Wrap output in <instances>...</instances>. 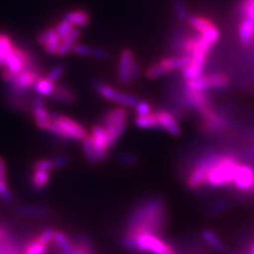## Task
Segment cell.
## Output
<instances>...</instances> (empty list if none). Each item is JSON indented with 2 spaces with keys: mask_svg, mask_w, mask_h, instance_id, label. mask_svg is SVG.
Wrapping results in <instances>:
<instances>
[{
  "mask_svg": "<svg viewBox=\"0 0 254 254\" xmlns=\"http://www.w3.org/2000/svg\"><path fill=\"white\" fill-rule=\"evenodd\" d=\"M76 254H92L91 246L86 242L85 238L79 240V242L76 244Z\"/></svg>",
  "mask_w": 254,
  "mask_h": 254,
  "instance_id": "43",
  "label": "cell"
},
{
  "mask_svg": "<svg viewBox=\"0 0 254 254\" xmlns=\"http://www.w3.org/2000/svg\"><path fill=\"white\" fill-rule=\"evenodd\" d=\"M203 70H204V64L198 63L192 60V62H190V64L188 67L182 69L181 74L187 79V81H190V79H195L197 77H200L203 74Z\"/></svg>",
  "mask_w": 254,
  "mask_h": 254,
  "instance_id": "22",
  "label": "cell"
},
{
  "mask_svg": "<svg viewBox=\"0 0 254 254\" xmlns=\"http://www.w3.org/2000/svg\"><path fill=\"white\" fill-rule=\"evenodd\" d=\"M0 182H6V166L2 157H0Z\"/></svg>",
  "mask_w": 254,
  "mask_h": 254,
  "instance_id": "49",
  "label": "cell"
},
{
  "mask_svg": "<svg viewBox=\"0 0 254 254\" xmlns=\"http://www.w3.org/2000/svg\"><path fill=\"white\" fill-rule=\"evenodd\" d=\"M0 198L5 203H13L14 201V196L9 187H7L6 182H0Z\"/></svg>",
  "mask_w": 254,
  "mask_h": 254,
  "instance_id": "37",
  "label": "cell"
},
{
  "mask_svg": "<svg viewBox=\"0 0 254 254\" xmlns=\"http://www.w3.org/2000/svg\"><path fill=\"white\" fill-rule=\"evenodd\" d=\"M238 38L244 47L250 46L254 41V20L244 18L238 27Z\"/></svg>",
  "mask_w": 254,
  "mask_h": 254,
  "instance_id": "12",
  "label": "cell"
},
{
  "mask_svg": "<svg viewBox=\"0 0 254 254\" xmlns=\"http://www.w3.org/2000/svg\"><path fill=\"white\" fill-rule=\"evenodd\" d=\"M65 72H66V69H65V67L64 66H62V65H58V66H55L54 68H52L49 72L47 73V75L45 76L47 79H49L50 82H52V83H54V84H57L58 83V81H60V78L65 74Z\"/></svg>",
  "mask_w": 254,
  "mask_h": 254,
  "instance_id": "34",
  "label": "cell"
},
{
  "mask_svg": "<svg viewBox=\"0 0 254 254\" xmlns=\"http://www.w3.org/2000/svg\"><path fill=\"white\" fill-rule=\"evenodd\" d=\"M166 73H169V70H168V68L165 67V65H164L162 61H159V62L155 63L154 65L149 66L145 71V75L149 79L157 78V77L162 76Z\"/></svg>",
  "mask_w": 254,
  "mask_h": 254,
  "instance_id": "29",
  "label": "cell"
},
{
  "mask_svg": "<svg viewBox=\"0 0 254 254\" xmlns=\"http://www.w3.org/2000/svg\"><path fill=\"white\" fill-rule=\"evenodd\" d=\"M91 58L97 60H107L109 58V52L102 48H92Z\"/></svg>",
  "mask_w": 254,
  "mask_h": 254,
  "instance_id": "45",
  "label": "cell"
},
{
  "mask_svg": "<svg viewBox=\"0 0 254 254\" xmlns=\"http://www.w3.org/2000/svg\"><path fill=\"white\" fill-rule=\"evenodd\" d=\"M33 170L34 171H48V172H50L51 170H53L52 160H49V159H43V160H38L37 162L34 163Z\"/></svg>",
  "mask_w": 254,
  "mask_h": 254,
  "instance_id": "40",
  "label": "cell"
},
{
  "mask_svg": "<svg viewBox=\"0 0 254 254\" xmlns=\"http://www.w3.org/2000/svg\"><path fill=\"white\" fill-rule=\"evenodd\" d=\"M165 67L168 68L169 72L174 70H179V69H185L188 67L190 62H192V58L189 57V55H179V57H170L161 60Z\"/></svg>",
  "mask_w": 254,
  "mask_h": 254,
  "instance_id": "17",
  "label": "cell"
},
{
  "mask_svg": "<svg viewBox=\"0 0 254 254\" xmlns=\"http://www.w3.org/2000/svg\"><path fill=\"white\" fill-rule=\"evenodd\" d=\"M93 88L101 95L102 98H104L105 100H108V101H113L115 103H118L119 105H121L123 107H130V108L133 107L134 108L137 105V103L139 102V100L136 97H133V95L119 91L104 83L95 81V82H93Z\"/></svg>",
  "mask_w": 254,
  "mask_h": 254,
  "instance_id": "6",
  "label": "cell"
},
{
  "mask_svg": "<svg viewBox=\"0 0 254 254\" xmlns=\"http://www.w3.org/2000/svg\"><path fill=\"white\" fill-rule=\"evenodd\" d=\"M104 128L107 133L109 147L111 148L116 144V142L121 138L122 134L125 132V130L127 128V122L105 126Z\"/></svg>",
  "mask_w": 254,
  "mask_h": 254,
  "instance_id": "19",
  "label": "cell"
},
{
  "mask_svg": "<svg viewBox=\"0 0 254 254\" xmlns=\"http://www.w3.org/2000/svg\"><path fill=\"white\" fill-rule=\"evenodd\" d=\"M174 10L176 13L177 17L181 21H188L189 19V14L186 9V5L182 0H175L174 1Z\"/></svg>",
  "mask_w": 254,
  "mask_h": 254,
  "instance_id": "35",
  "label": "cell"
},
{
  "mask_svg": "<svg viewBox=\"0 0 254 254\" xmlns=\"http://www.w3.org/2000/svg\"><path fill=\"white\" fill-rule=\"evenodd\" d=\"M55 33H57V31L55 29H48L46 31H44L43 33H41L37 37V42L41 44V45H45V43L48 41V39H50Z\"/></svg>",
  "mask_w": 254,
  "mask_h": 254,
  "instance_id": "47",
  "label": "cell"
},
{
  "mask_svg": "<svg viewBox=\"0 0 254 254\" xmlns=\"http://www.w3.org/2000/svg\"><path fill=\"white\" fill-rule=\"evenodd\" d=\"M13 48L14 45L11 41V38L5 34L0 33V54L3 55L4 58L13 50Z\"/></svg>",
  "mask_w": 254,
  "mask_h": 254,
  "instance_id": "33",
  "label": "cell"
},
{
  "mask_svg": "<svg viewBox=\"0 0 254 254\" xmlns=\"http://www.w3.org/2000/svg\"><path fill=\"white\" fill-rule=\"evenodd\" d=\"M55 31H57V30H55ZM61 43H62V38L57 32V33H55L50 39H48V41L45 43L44 48H45L46 52L49 53V54H55V53H57L58 49H59Z\"/></svg>",
  "mask_w": 254,
  "mask_h": 254,
  "instance_id": "31",
  "label": "cell"
},
{
  "mask_svg": "<svg viewBox=\"0 0 254 254\" xmlns=\"http://www.w3.org/2000/svg\"><path fill=\"white\" fill-rule=\"evenodd\" d=\"M54 233L55 231L52 228H46L45 230L38 234V237L41 238L43 242H45L46 244L50 245L53 242V237H54Z\"/></svg>",
  "mask_w": 254,
  "mask_h": 254,
  "instance_id": "44",
  "label": "cell"
},
{
  "mask_svg": "<svg viewBox=\"0 0 254 254\" xmlns=\"http://www.w3.org/2000/svg\"><path fill=\"white\" fill-rule=\"evenodd\" d=\"M50 97L59 103H64V104H71L76 101L75 92L69 88L67 86L55 84L54 89Z\"/></svg>",
  "mask_w": 254,
  "mask_h": 254,
  "instance_id": "13",
  "label": "cell"
},
{
  "mask_svg": "<svg viewBox=\"0 0 254 254\" xmlns=\"http://www.w3.org/2000/svg\"><path fill=\"white\" fill-rule=\"evenodd\" d=\"M122 245L127 250L144 254H179L170 243L164 241L159 234L153 233L124 235Z\"/></svg>",
  "mask_w": 254,
  "mask_h": 254,
  "instance_id": "2",
  "label": "cell"
},
{
  "mask_svg": "<svg viewBox=\"0 0 254 254\" xmlns=\"http://www.w3.org/2000/svg\"><path fill=\"white\" fill-rule=\"evenodd\" d=\"M49 245L43 242L38 236L31 240L23 248L22 254H46Z\"/></svg>",
  "mask_w": 254,
  "mask_h": 254,
  "instance_id": "23",
  "label": "cell"
},
{
  "mask_svg": "<svg viewBox=\"0 0 254 254\" xmlns=\"http://www.w3.org/2000/svg\"><path fill=\"white\" fill-rule=\"evenodd\" d=\"M199 35L202 36L206 42H208L209 44H211L213 46V45H215L219 41L220 32H219L218 28L215 25H213L209 29H206L203 32V33H201Z\"/></svg>",
  "mask_w": 254,
  "mask_h": 254,
  "instance_id": "30",
  "label": "cell"
},
{
  "mask_svg": "<svg viewBox=\"0 0 254 254\" xmlns=\"http://www.w3.org/2000/svg\"><path fill=\"white\" fill-rule=\"evenodd\" d=\"M232 185L243 193H254V169L252 166L240 164Z\"/></svg>",
  "mask_w": 254,
  "mask_h": 254,
  "instance_id": "8",
  "label": "cell"
},
{
  "mask_svg": "<svg viewBox=\"0 0 254 254\" xmlns=\"http://www.w3.org/2000/svg\"><path fill=\"white\" fill-rule=\"evenodd\" d=\"M160 128L169 132L173 137H179L181 134V128L175 117L166 110H159L156 113Z\"/></svg>",
  "mask_w": 254,
  "mask_h": 254,
  "instance_id": "10",
  "label": "cell"
},
{
  "mask_svg": "<svg viewBox=\"0 0 254 254\" xmlns=\"http://www.w3.org/2000/svg\"><path fill=\"white\" fill-rule=\"evenodd\" d=\"M134 124H136L139 128L143 129H149V128H160L158 122V118L156 113L146 116H138L134 120Z\"/></svg>",
  "mask_w": 254,
  "mask_h": 254,
  "instance_id": "24",
  "label": "cell"
},
{
  "mask_svg": "<svg viewBox=\"0 0 254 254\" xmlns=\"http://www.w3.org/2000/svg\"><path fill=\"white\" fill-rule=\"evenodd\" d=\"M166 204L160 197H154L136 206L127 220L126 234L128 236L142 233L159 234L166 226Z\"/></svg>",
  "mask_w": 254,
  "mask_h": 254,
  "instance_id": "1",
  "label": "cell"
},
{
  "mask_svg": "<svg viewBox=\"0 0 254 254\" xmlns=\"http://www.w3.org/2000/svg\"><path fill=\"white\" fill-rule=\"evenodd\" d=\"M134 61L133 53L129 49H124L120 54L118 67V79L123 85L130 84V69Z\"/></svg>",
  "mask_w": 254,
  "mask_h": 254,
  "instance_id": "9",
  "label": "cell"
},
{
  "mask_svg": "<svg viewBox=\"0 0 254 254\" xmlns=\"http://www.w3.org/2000/svg\"><path fill=\"white\" fill-rule=\"evenodd\" d=\"M32 115L34 117L35 124L38 128L47 130L48 126H49L51 122V116L47 108L45 106L32 107Z\"/></svg>",
  "mask_w": 254,
  "mask_h": 254,
  "instance_id": "18",
  "label": "cell"
},
{
  "mask_svg": "<svg viewBox=\"0 0 254 254\" xmlns=\"http://www.w3.org/2000/svg\"><path fill=\"white\" fill-rule=\"evenodd\" d=\"M64 19L69 21L71 25L75 26V27H84L87 26L90 21V16L89 14L81 11V10H76V11H70L68 12Z\"/></svg>",
  "mask_w": 254,
  "mask_h": 254,
  "instance_id": "20",
  "label": "cell"
},
{
  "mask_svg": "<svg viewBox=\"0 0 254 254\" xmlns=\"http://www.w3.org/2000/svg\"><path fill=\"white\" fill-rule=\"evenodd\" d=\"M3 65H4V58L3 55L0 54V67H3Z\"/></svg>",
  "mask_w": 254,
  "mask_h": 254,
  "instance_id": "51",
  "label": "cell"
},
{
  "mask_svg": "<svg viewBox=\"0 0 254 254\" xmlns=\"http://www.w3.org/2000/svg\"><path fill=\"white\" fill-rule=\"evenodd\" d=\"M50 181V172L34 171L32 175V186L37 190H43Z\"/></svg>",
  "mask_w": 254,
  "mask_h": 254,
  "instance_id": "25",
  "label": "cell"
},
{
  "mask_svg": "<svg viewBox=\"0 0 254 254\" xmlns=\"http://www.w3.org/2000/svg\"><path fill=\"white\" fill-rule=\"evenodd\" d=\"M134 109H136L138 116H146L152 113V107L146 101H139Z\"/></svg>",
  "mask_w": 254,
  "mask_h": 254,
  "instance_id": "41",
  "label": "cell"
},
{
  "mask_svg": "<svg viewBox=\"0 0 254 254\" xmlns=\"http://www.w3.org/2000/svg\"><path fill=\"white\" fill-rule=\"evenodd\" d=\"M54 29L57 30L58 34L61 36V38H64V37H66L70 33V32L74 29V26L71 25L69 21L64 19Z\"/></svg>",
  "mask_w": 254,
  "mask_h": 254,
  "instance_id": "36",
  "label": "cell"
},
{
  "mask_svg": "<svg viewBox=\"0 0 254 254\" xmlns=\"http://www.w3.org/2000/svg\"><path fill=\"white\" fill-rule=\"evenodd\" d=\"M51 122L48 126L47 131L51 132L54 136H58L67 140H83L86 136H88L84 127L72 119L50 113Z\"/></svg>",
  "mask_w": 254,
  "mask_h": 254,
  "instance_id": "4",
  "label": "cell"
},
{
  "mask_svg": "<svg viewBox=\"0 0 254 254\" xmlns=\"http://www.w3.org/2000/svg\"><path fill=\"white\" fill-rule=\"evenodd\" d=\"M127 116H128V114H127V110L124 107L111 109L103 116L102 125L105 127L109 125L127 122Z\"/></svg>",
  "mask_w": 254,
  "mask_h": 254,
  "instance_id": "15",
  "label": "cell"
},
{
  "mask_svg": "<svg viewBox=\"0 0 254 254\" xmlns=\"http://www.w3.org/2000/svg\"><path fill=\"white\" fill-rule=\"evenodd\" d=\"M230 84L228 75L222 73H214L209 75H201L195 79H190L186 82V87L192 90L205 91L208 89H222Z\"/></svg>",
  "mask_w": 254,
  "mask_h": 254,
  "instance_id": "5",
  "label": "cell"
},
{
  "mask_svg": "<svg viewBox=\"0 0 254 254\" xmlns=\"http://www.w3.org/2000/svg\"><path fill=\"white\" fill-rule=\"evenodd\" d=\"M4 238H5V231L2 228H0V243H1Z\"/></svg>",
  "mask_w": 254,
  "mask_h": 254,
  "instance_id": "50",
  "label": "cell"
},
{
  "mask_svg": "<svg viewBox=\"0 0 254 254\" xmlns=\"http://www.w3.org/2000/svg\"><path fill=\"white\" fill-rule=\"evenodd\" d=\"M140 76V65L138 61L134 60L130 69V84L137 82Z\"/></svg>",
  "mask_w": 254,
  "mask_h": 254,
  "instance_id": "46",
  "label": "cell"
},
{
  "mask_svg": "<svg viewBox=\"0 0 254 254\" xmlns=\"http://www.w3.org/2000/svg\"><path fill=\"white\" fill-rule=\"evenodd\" d=\"M240 161L235 156L222 155L219 162L212 166L206 174L204 186L210 188H222L232 185Z\"/></svg>",
  "mask_w": 254,
  "mask_h": 254,
  "instance_id": "3",
  "label": "cell"
},
{
  "mask_svg": "<svg viewBox=\"0 0 254 254\" xmlns=\"http://www.w3.org/2000/svg\"><path fill=\"white\" fill-rule=\"evenodd\" d=\"M201 237L205 242V244H208L213 250H215L217 252L226 251V245L222 243V241L219 240V237L213 231H211V230H208V229L203 230L201 232Z\"/></svg>",
  "mask_w": 254,
  "mask_h": 254,
  "instance_id": "21",
  "label": "cell"
},
{
  "mask_svg": "<svg viewBox=\"0 0 254 254\" xmlns=\"http://www.w3.org/2000/svg\"><path fill=\"white\" fill-rule=\"evenodd\" d=\"M53 243L57 245L61 254H76V244L71 241L65 233L55 231Z\"/></svg>",
  "mask_w": 254,
  "mask_h": 254,
  "instance_id": "14",
  "label": "cell"
},
{
  "mask_svg": "<svg viewBox=\"0 0 254 254\" xmlns=\"http://www.w3.org/2000/svg\"><path fill=\"white\" fill-rule=\"evenodd\" d=\"M118 161H119V163H121L122 165L132 166V165L138 164L139 158L136 155L127 153V154H123V155H121L120 157H119L118 158Z\"/></svg>",
  "mask_w": 254,
  "mask_h": 254,
  "instance_id": "38",
  "label": "cell"
},
{
  "mask_svg": "<svg viewBox=\"0 0 254 254\" xmlns=\"http://www.w3.org/2000/svg\"><path fill=\"white\" fill-rule=\"evenodd\" d=\"M18 214L23 216L29 217H38V218H45L49 217L51 211L49 209L45 208V206H38V205H18L16 208Z\"/></svg>",
  "mask_w": 254,
  "mask_h": 254,
  "instance_id": "16",
  "label": "cell"
},
{
  "mask_svg": "<svg viewBox=\"0 0 254 254\" xmlns=\"http://www.w3.org/2000/svg\"><path fill=\"white\" fill-rule=\"evenodd\" d=\"M51 160L53 164V169H63L69 163V158L66 155L55 156Z\"/></svg>",
  "mask_w": 254,
  "mask_h": 254,
  "instance_id": "42",
  "label": "cell"
},
{
  "mask_svg": "<svg viewBox=\"0 0 254 254\" xmlns=\"http://www.w3.org/2000/svg\"><path fill=\"white\" fill-rule=\"evenodd\" d=\"M89 137L91 139L95 155H97V158H98V161L99 162L105 161L108 157L110 147L108 144V138H107V133L104 126L102 124L93 125L91 127Z\"/></svg>",
  "mask_w": 254,
  "mask_h": 254,
  "instance_id": "7",
  "label": "cell"
},
{
  "mask_svg": "<svg viewBox=\"0 0 254 254\" xmlns=\"http://www.w3.org/2000/svg\"><path fill=\"white\" fill-rule=\"evenodd\" d=\"M82 148H83V152H84V156L86 158V160L88 161L90 164H95V163L99 162L97 155H95L94 148H93V145H92V142H91L89 134H88V136H86L82 140Z\"/></svg>",
  "mask_w": 254,
  "mask_h": 254,
  "instance_id": "28",
  "label": "cell"
},
{
  "mask_svg": "<svg viewBox=\"0 0 254 254\" xmlns=\"http://www.w3.org/2000/svg\"><path fill=\"white\" fill-rule=\"evenodd\" d=\"M188 22L190 23V26L195 29L199 34L203 33L206 29H209L211 26L214 25L210 19L200 17V16H190L188 19Z\"/></svg>",
  "mask_w": 254,
  "mask_h": 254,
  "instance_id": "27",
  "label": "cell"
},
{
  "mask_svg": "<svg viewBox=\"0 0 254 254\" xmlns=\"http://www.w3.org/2000/svg\"><path fill=\"white\" fill-rule=\"evenodd\" d=\"M71 51H73V53H75L77 55H81V57H91L92 47L76 43L72 47V50H71Z\"/></svg>",
  "mask_w": 254,
  "mask_h": 254,
  "instance_id": "39",
  "label": "cell"
},
{
  "mask_svg": "<svg viewBox=\"0 0 254 254\" xmlns=\"http://www.w3.org/2000/svg\"><path fill=\"white\" fill-rule=\"evenodd\" d=\"M54 86L55 84L50 82L49 79H47L46 77H41L34 85L33 90L35 91V93L41 95V97H48V95L52 94Z\"/></svg>",
  "mask_w": 254,
  "mask_h": 254,
  "instance_id": "26",
  "label": "cell"
},
{
  "mask_svg": "<svg viewBox=\"0 0 254 254\" xmlns=\"http://www.w3.org/2000/svg\"><path fill=\"white\" fill-rule=\"evenodd\" d=\"M227 206H228V201H227V200H220V201L216 202V204H214V205L212 206L210 212H211L212 215H215V214H218V213H220L221 211L226 210Z\"/></svg>",
  "mask_w": 254,
  "mask_h": 254,
  "instance_id": "48",
  "label": "cell"
},
{
  "mask_svg": "<svg viewBox=\"0 0 254 254\" xmlns=\"http://www.w3.org/2000/svg\"><path fill=\"white\" fill-rule=\"evenodd\" d=\"M240 11L244 18L254 20V0H243L240 5Z\"/></svg>",
  "mask_w": 254,
  "mask_h": 254,
  "instance_id": "32",
  "label": "cell"
},
{
  "mask_svg": "<svg viewBox=\"0 0 254 254\" xmlns=\"http://www.w3.org/2000/svg\"><path fill=\"white\" fill-rule=\"evenodd\" d=\"M209 168L202 162L198 161L197 165L195 166V169L190 172L189 175L188 180H187V186L190 190H196L199 189L200 187L204 186L205 178H206V174L209 172Z\"/></svg>",
  "mask_w": 254,
  "mask_h": 254,
  "instance_id": "11",
  "label": "cell"
},
{
  "mask_svg": "<svg viewBox=\"0 0 254 254\" xmlns=\"http://www.w3.org/2000/svg\"><path fill=\"white\" fill-rule=\"evenodd\" d=\"M251 254H254V245L252 246V248H251Z\"/></svg>",
  "mask_w": 254,
  "mask_h": 254,
  "instance_id": "52",
  "label": "cell"
}]
</instances>
